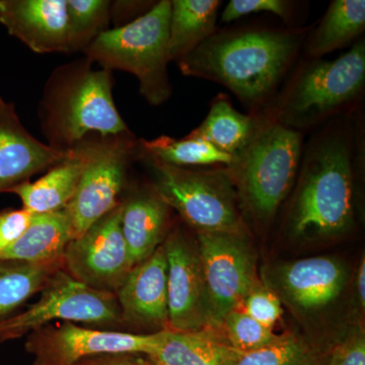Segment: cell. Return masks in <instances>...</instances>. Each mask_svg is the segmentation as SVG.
I'll return each mask as SVG.
<instances>
[{"instance_id": "6da1fadb", "label": "cell", "mask_w": 365, "mask_h": 365, "mask_svg": "<svg viewBox=\"0 0 365 365\" xmlns=\"http://www.w3.org/2000/svg\"><path fill=\"white\" fill-rule=\"evenodd\" d=\"M299 44L295 34L282 31L213 34L177 62L185 76L215 81L255 105L272 93Z\"/></svg>"}, {"instance_id": "7a4b0ae2", "label": "cell", "mask_w": 365, "mask_h": 365, "mask_svg": "<svg viewBox=\"0 0 365 365\" xmlns=\"http://www.w3.org/2000/svg\"><path fill=\"white\" fill-rule=\"evenodd\" d=\"M41 130L48 145L67 151L86 137L129 132L113 98L112 71L90 59L57 67L46 81L39 104Z\"/></svg>"}, {"instance_id": "3957f363", "label": "cell", "mask_w": 365, "mask_h": 365, "mask_svg": "<svg viewBox=\"0 0 365 365\" xmlns=\"http://www.w3.org/2000/svg\"><path fill=\"white\" fill-rule=\"evenodd\" d=\"M353 146L343 131L322 136L306 157L294 206L292 232L337 235L351 227L354 215Z\"/></svg>"}, {"instance_id": "277c9868", "label": "cell", "mask_w": 365, "mask_h": 365, "mask_svg": "<svg viewBox=\"0 0 365 365\" xmlns=\"http://www.w3.org/2000/svg\"><path fill=\"white\" fill-rule=\"evenodd\" d=\"M170 6V0L155 2L136 20L101 34L83 52L101 68L133 74L139 93L153 106L172 95L168 73Z\"/></svg>"}, {"instance_id": "5b68a950", "label": "cell", "mask_w": 365, "mask_h": 365, "mask_svg": "<svg viewBox=\"0 0 365 365\" xmlns=\"http://www.w3.org/2000/svg\"><path fill=\"white\" fill-rule=\"evenodd\" d=\"M302 157L299 132L277 121L259 124L227 170L247 210L266 222L294 186Z\"/></svg>"}, {"instance_id": "8992f818", "label": "cell", "mask_w": 365, "mask_h": 365, "mask_svg": "<svg viewBox=\"0 0 365 365\" xmlns=\"http://www.w3.org/2000/svg\"><path fill=\"white\" fill-rule=\"evenodd\" d=\"M155 178L153 190L198 232H240L234 185L227 169L197 170L143 157Z\"/></svg>"}, {"instance_id": "52a82bcc", "label": "cell", "mask_w": 365, "mask_h": 365, "mask_svg": "<svg viewBox=\"0 0 365 365\" xmlns=\"http://www.w3.org/2000/svg\"><path fill=\"white\" fill-rule=\"evenodd\" d=\"M365 81V45L357 43L339 58L317 61L300 72L287 93L276 121L304 128L359 97Z\"/></svg>"}, {"instance_id": "ba28073f", "label": "cell", "mask_w": 365, "mask_h": 365, "mask_svg": "<svg viewBox=\"0 0 365 365\" xmlns=\"http://www.w3.org/2000/svg\"><path fill=\"white\" fill-rule=\"evenodd\" d=\"M40 294L35 304L0 321V344L20 339L53 321L98 326L122 324L116 294L86 287L64 269L52 276Z\"/></svg>"}, {"instance_id": "9c48e42d", "label": "cell", "mask_w": 365, "mask_h": 365, "mask_svg": "<svg viewBox=\"0 0 365 365\" xmlns=\"http://www.w3.org/2000/svg\"><path fill=\"white\" fill-rule=\"evenodd\" d=\"M138 141L130 131L119 135H93L90 162L66 208L74 239L121 203L127 170L137 158Z\"/></svg>"}, {"instance_id": "30bf717a", "label": "cell", "mask_w": 365, "mask_h": 365, "mask_svg": "<svg viewBox=\"0 0 365 365\" xmlns=\"http://www.w3.org/2000/svg\"><path fill=\"white\" fill-rule=\"evenodd\" d=\"M198 242L211 327H222L256 285L254 254L242 232H198Z\"/></svg>"}, {"instance_id": "8fae6325", "label": "cell", "mask_w": 365, "mask_h": 365, "mask_svg": "<svg viewBox=\"0 0 365 365\" xmlns=\"http://www.w3.org/2000/svg\"><path fill=\"white\" fill-rule=\"evenodd\" d=\"M165 332L96 330L66 322L29 334L26 350L34 357V365H74L88 357L112 353H136L150 357L160 349Z\"/></svg>"}, {"instance_id": "7c38bea8", "label": "cell", "mask_w": 365, "mask_h": 365, "mask_svg": "<svg viewBox=\"0 0 365 365\" xmlns=\"http://www.w3.org/2000/svg\"><path fill=\"white\" fill-rule=\"evenodd\" d=\"M121 203L69 242L63 269L74 279L116 294L135 267L121 230Z\"/></svg>"}, {"instance_id": "4fadbf2b", "label": "cell", "mask_w": 365, "mask_h": 365, "mask_svg": "<svg viewBox=\"0 0 365 365\" xmlns=\"http://www.w3.org/2000/svg\"><path fill=\"white\" fill-rule=\"evenodd\" d=\"M163 245L168 260L169 330L208 329L210 314L198 251L180 232L170 234Z\"/></svg>"}, {"instance_id": "5bb4252c", "label": "cell", "mask_w": 365, "mask_h": 365, "mask_svg": "<svg viewBox=\"0 0 365 365\" xmlns=\"http://www.w3.org/2000/svg\"><path fill=\"white\" fill-rule=\"evenodd\" d=\"M67 151L55 150L34 137L21 123L14 104L0 96V193L49 170L66 157Z\"/></svg>"}, {"instance_id": "9a60e30c", "label": "cell", "mask_w": 365, "mask_h": 365, "mask_svg": "<svg viewBox=\"0 0 365 365\" xmlns=\"http://www.w3.org/2000/svg\"><path fill=\"white\" fill-rule=\"evenodd\" d=\"M116 297L122 324L169 330L168 260L163 244L132 269Z\"/></svg>"}, {"instance_id": "2e32d148", "label": "cell", "mask_w": 365, "mask_h": 365, "mask_svg": "<svg viewBox=\"0 0 365 365\" xmlns=\"http://www.w3.org/2000/svg\"><path fill=\"white\" fill-rule=\"evenodd\" d=\"M0 24L38 54H68L66 0H0Z\"/></svg>"}, {"instance_id": "e0dca14e", "label": "cell", "mask_w": 365, "mask_h": 365, "mask_svg": "<svg viewBox=\"0 0 365 365\" xmlns=\"http://www.w3.org/2000/svg\"><path fill=\"white\" fill-rule=\"evenodd\" d=\"M95 135V134H93ZM93 135L67 151L66 157L53 165L35 182H25L9 193L21 199L23 208L34 215L55 212L66 208L93 153Z\"/></svg>"}, {"instance_id": "ac0fdd59", "label": "cell", "mask_w": 365, "mask_h": 365, "mask_svg": "<svg viewBox=\"0 0 365 365\" xmlns=\"http://www.w3.org/2000/svg\"><path fill=\"white\" fill-rule=\"evenodd\" d=\"M279 282L294 304L304 309L325 307L339 297L346 283L344 266L328 257H314L287 264Z\"/></svg>"}, {"instance_id": "d6986e66", "label": "cell", "mask_w": 365, "mask_h": 365, "mask_svg": "<svg viewBox=\"0 0 365 365\" xmlns=\"http://www.w3.org/2000/svg\"><path fill=\"white\" fill-rule=\"evenodd\" d=\"M121 230L134 266L150 258L162 245L170 207L155 190L121 201Z\"/></svg>"}, {"instance_id": "ffe728a7", "label": "cell", "mask_w": 365, "mask_h": 365, "mask_svg": "<svg viewBox=\"0 0 365 365\" xmlns=\"http://www.w3.org/2000/svg\"><path fill=\"white\" fill-rule=\"evenodd\" d=\"M74 239L66 208L55 212L34 215L30 227L18 242L0 254L1 260L48 263L63 260L69 242Z\"/></svg>"}, {"instance_id": "44dd1931", "label": "cell", "mask_w": 365, "mask_h": 365, "mask_svg": "<svg viewBox=\"0 0 365 365\" xmlns=\"http://www.w3.org/2000/svg\"><path fill=\"white\" fill-rule=\"evenodd\" d=\"M170 4L168 52L170 61H179L215 34L222 2L173 0Z\"/></svg>"}, {"instance_id": "7402d4cb", "label": "cell", "mask_w": 365, "mask_h": 365, "mask_svg": "<svg viewBox=\"0 0 365 365\" xmlns=\"http://www.w3.org/2000/svg\"><path fill=\"white\" fill-rule=\"evenodd\" d=\"M234 351L209 329L165 330L160 349L150 359L155 365H223Z\"/></svg>"}, {"instance_id": "603a6c76", "label": "cell", "mask_w": 365, "mask_h": 365, "mask_svg": "<svg viewBox=\"0 0 365 365\" xmlns=\"http://www.w3.org/2000/svg\"><path fill=\"white\" fill-rule=\"evenodd\" d=\"M63 269V260L48 263L0 259V321L11 316L34 295L40 294L55 273Z\"/></svg>"}, {"instance_id": "cb8c5ba5", "label": "cell", "mask_w": 365, "mask_h": 365, "mask_svg": "<svg viewBox=\"0 0 365 365\" xmlns=\"http://www.w3.org/2000/svg\"><path fill=\"white\" fill-rule=\"evenodd\" d=\"M258 126L256 119L237 112L222 98L215 101L207 117L189 136L203 139L234 158L246 148Z\"/></svg>"}, {"instance_id": "d4e9b609", "label": "cell", "mask_w": 365, "mask_h": 365, "mask_svg": "<svg viewBox=\"0 0 365 365\" xmlns=\"http://www.w3.org/2000/svg\"><path fill=\"white\" fill-rule=\"evenodd\" d=\"M137 153L158 162L180 168L200 167V165H230L232 157L217 150L212 144L187 135L182 139L160 136L151 140L138 141Z\"/></svg>"}, {"instance_id": "484cf974", "label": "cell", "mask_w": 365, "mask_h": 365, "mask_svg": "<svg viewBox=\"0 0 365 365\" xmlns=\"http://www.w3.org/2000/svg\"><path fill=\"white\" fill-rule=\"evenodd\" d=\"M364 0H334L309 45V54L323 56L334 51L364 32Z\"/></svg>"}, {"instance_id": "4316f807", "label": "cell", "mask_w": 365, "mask_h": 365, "mask_svg": "<svg viewBox=\"0 0 365 365\" xmlns=\"http://www.w3.org/2000/svg\"><path fill=\"white\" fill-rule=\"evenodd\" d=\"M68 54L83 52L101 34L109 30L111 1L66 0Z\"/></svg>"}, {"instance_id": "83f0119b", "label": "cell", "mask_w": 365, "mask_h": 365, "mask_svg": "<svg viewBox=\"0 0 365 365\" xmlns=\"http://www.w3.org/2000/svg\"><path fill=\"white\" fill-rule=\"evenodd\" d=\"M223 365H317L313 351L292 334L278 336L265 347L250 352L234 351Z\"/></svg>"}, {"instance_id": "f1b7e54d", "label": "cell", "mask_w": 365, "mask_h": 365, "mask_svg": "<svg viewBox=\"0 0 365 365\" xmlns=\"http://www.w3.org/2000/svg\"><path fill=\"white\" fill-rule=\"evenodd\" d=\"M222 327L225 329L227 344L237 352L260 349L271 344L279 336L239 309L227 314Z\"/></svg>"}, {"instance_id": "f546056e", "label": "cell", "mask_w": 365, "mask_h": 365, "mask_svg": "<svg viewBox=\"0 0 365 365\" xmlns=\"http://www.w3.org/2000/svg\"><path fill=\"white\" fill-rule=\"evenodd\" d=\"M241 304L244 313L269 329L273 328L283 314L277 295L268 288L256 287V285Z\"/></svg>"}, {"instance_id": "4dcf8cb0", "label": "cell", "mask_w": 365, "mask_h": 365, "mask_svg": "<svg viewBox=\"0 0 365 365\" xmlns=\"http://www.w3.org/2000/svg\"><path fill=\"white\" fill-rule=\"evenodd\" d=\"M269 13L282 19L289 16V4L283 0H232L223 11L222 21L230 23L252 14Z\"/></svg>"}, {"instance_id": "1f68e13d", "label": "cell", "mask_w": 365, "mask_h": 365, "mask_svg": "<svg viewBox=\"0 0 365 365\" xmlns=\"http://www.w3.org/2000/svg\"><path fill=\"white\" fill-rule=\"evenodd\" d=\"M34 213L25 208L0 211V254L21 239L32 222Z\"/></svg>"}, {"instance_id": "d6a6232c", "label": "cell", "mask_w": 365, "mask_h": 365, "mask_svg": "<svg viewBox=\"0 0 365 365\" xmlns=\"http://www.w3.org/2000/svg\"><path fill=\"white\" fill-rule=\"evenodd\" d=\"M328 365H365V338L360 329H352L336 345Z\"/></svg>"}, {"instance_id": "836d02e7", "label": "cell", "mask_w": 365, "mask_h": 365, "mask_svg": "<svg viewBox=\"0 0 365 365\" xmlns=\"http://www.w3.org/2000/svg\"><path fill=\"white\" fill-rule=\"evenodd\" d=\"M150 1H130V0H118L111 1V21L115 28L127 25L139 16L148 13L153 7Z\"/></svg>"}, {"instance_id": "e575fe53", "label": "cell", "mask_w": 365, "mask_h": 365, "mask_svg": "<svg viewBox=\"0 0 365 365\" xmlns=\"http://www.w3.org/2000/svg\"><path fill=\"white\" fill-rule=\"evenodd\" d=\"M74 365H155L150 357L136 353H112L88 357Z\"/></svg>"}, {"instance_id": "d590c367", "label": "cell", "mask_w": 365, "mask_h": 365, "mask_svg": "<svg viewBox=\"0 0 365 365\" xmlns=\"http://www.w3.org/2000/svg\"><path fill=\"white\" fill-rule=\"evenodd\" d=\"M357 294H359V299L360 307L364 309L365 307V261L362 258L360 262L359 271H357Z\"/></svg>"}]
</instances>
